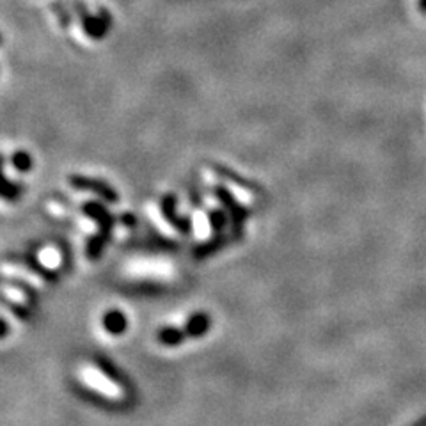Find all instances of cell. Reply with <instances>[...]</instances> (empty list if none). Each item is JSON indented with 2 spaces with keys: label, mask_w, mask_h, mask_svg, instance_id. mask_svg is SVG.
<instances>
[{
  "label": "cell",
  "mask_w": 426,
  "mask_h": 426,
  "mask_svg": "<svg viewBox=\"0 0 426 426\" xmlns=\"http://www.w3.org/2000/svg\"><path fill=\"white\" fill-rule=\"evenodd\" d=\"M0 43H2V34H0Z\"/></svg>",
  "instance_id": "cell-9"
},
{
  "label": "cell",
  "mask_w": 426,
  "mask_h": 426,
  "mask_svg": "<svg viewBox=\"0 0 426 426\" xmlns=\"http://www.w3.org/2000/svg\"><path fill=\"white\" fill-rule=\"evenodd\" d=\"M208 327H210V320H208L206 315H195V317L190 318L187 327L182 330L185 334V338H189V336H203Z\"/></svg>",
  "instance_id": "cell-3"
},
{
  "label": "cell",
  "mask_w": 426,
  "mask_h": 426,
  "mask_svg": "<svg viewBox=\"0 0 426 426\" xmlns=\"http://www.w3.org/2000/svg\"><path fill=\"white\" fill-rule=\"evenodd\" d=\"M2 164H4V160H2V155H0V195L9 199V201H14L20 195L21 187L18 183H11L9 180H6L4 173H2Z\"/></svg>",
  "instance_id": "cell-4"
},
{
  "label": "cell",
  "mask_w": 426,
  "mask_h": 426,
  "mask_svg": "<svg viewBox=\"0 0 426 426\" xmlns=\"http://www.w3.org/2000/svg\"><path fill=\"white\" fill-rule=\"evenodd\" d=\"M419 9L421 13H426V0H419Z\"/></svg>",
  "instance_id": "cell-8"
},
{
  "label": "cell",
  "mask_w": 426,
  "mask_h": 426,
  "mask_svg": "<svg viewBox=\"0 0 426 426\" xmlns=\"http://www.w3.org/2000/svg\"><path fill=\"white\" fill-rule=\"evenodd\" d=\"M6 332H8V325L4 321H0V336H4Z\"/></svg>",
  "instance_id": "cell-7"
},
{
  "label": "cell",
  "mask_w": 426,
  "mask_h": 426,
  "mask_svg": "<svg viewBox=\"0 0 426 426\" xmlns=\"http://www.w3.org/2000/svg\"><path fill=\"white\" fill-rule=\"evenodd\" d=\"M39 259H41V263L47 266V268H55V266H59V263H61L59 253H55V251H52V249L41 253V257H39Z\"/></svg>",
  "instance_id": "cell-6"
},
{
  "label": "cell",
  "mask_w": 426,
  "mask_h": 426,
  "mask_svg": "<svg viewBox=\"0 0 426 426\" xmlns=\"http://www.w3.org/2000/svg\"><path fill=\"white\" fill-rule=\"evenodd\" d=\"M103 325L110 334H121L127 330V318L121 311H109L103 318Z\"/></svg>",
  "instance_id": "cell-2"
},
{
  "label": "cell",
  "mask_w": 426,
  "mask_h": 426,
  "mask_svg": "<svg viewBox=\"0 0 426 426\" xmlns=\"http://www.w3.org/2000/svg\"><path fill=\"white\" fill-rule=\"evenodd\" d=\"M81 380L84 382V385H87L89 389H93L98 394H102L105 400L119 401L125 398V389L119 385V382H116L112 376L107 375V373L103 372V368L96 366V364H85V366H82Z\"/></svg>",
  "instance_id": "cell-1"
},
{
  "label": "cell",
  "mask_w": 426,
  "mask_h": 426,
  "mask_svg": "<svg viewBox=\"0 0 426 426\" xmlns=\"http://www.w3.org/2000/svg\"><path fill=\"white\" fill-rule=\"evenodd\" d=\"M11 164H13L20 173H27V171L32 167V158H30L29 153L18 151L14 153L13 158H11Z\"/></svg>",
  "instance_id": "cell-5"
}]
</instances>
